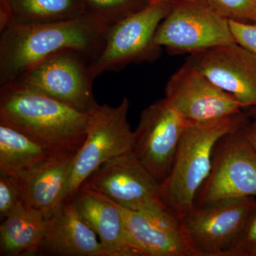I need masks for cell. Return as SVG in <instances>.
<instances>
[{
	"mask_svg": "<svg viewBox=\"0 0 256 256\" xmlns=\"http://www.w3.org/2000/svg\"><path fill=\"white\" fill-rule=\"evenodd\" d=\"M174 0H154L146 8L111 24L100 55L92 64L95 77L118 72L131 64L152 63L162 48L156 42L158 28L169 14Z\"/></svg>",
	"mask_w": 256,
	"mask_h": 256,
	"instance_id": "5b68a950",
	"label": "cell"
},
{
	"mask_svg": "<svg viewBox=\"0 0 256 256\" xmlns=\"http://www.w3.org/2000/svg\"><path fill=\"white\" fill-rule=\"evenodd\" d=\"M92 63V58L82 52L64 50L35 64L12 82L92 114L100 106L92 90L96 77Z\"/></svg>",
	"mask_w": 256,
	"mask_h": 256,
	"instance_id": "8992f818",
	"label": "cell"
},
{
	"mask_svg": "<svg viewBox=\"0 0 256 256\" xmlns=\"http://www.w3.org/2000/svg\"><path fill=\"white\" fill-rule=\"evenodd\" d=\"M230 31L239 45L256 56V24H248L228 18Z\"/></svg>",
	"mask_w": 256,
	"mask_h": 256,
	"instance_id": "d4e9b609",
	"label": "cell"
},
{
	"mask_svg": "<svg viewBox=\"0 0 256 256\" xmlns=\"http://www.w3.org/2000/svg\"><path fill=\"white\" fill-rule=\"evenodd\" d=\"M97 236L73 202H65L47 216L44 234L36 255L102 256Z\"/></svg>",
	"mask_w": 256,
	"mask_h": 256,
	"instance_id": "9a60e30c",
	"label": "cell"
},
{
	"mask_svg": "<svg viewBox=\"0 0 256 256\" xmlns=\"http://www.w3.org/2000/svg\"><path fill=\"white\" fill-rule=\"evenodd\" d=\"M90 116L16 82L0 86V124L18 130L56 154L79 150Z\"/></svg>",
	"mask_w": 256,
	"mask_h": 256,
	"instance_id": "7a4b0ae2",
	"label": "cell"
},
{
	"mask_svg": "<svg viewBox=\"0 0 256 256\" xmlns=\"http://www.w3.org/2000/svg\"><path fill=\"white\" fill-rule=\"evenodd\" d=\"M226 18L256 24V0H204Z\"/></svg>",
	"mask_w": 256,
	"mask_h": 256,
	"instance_id": "7402d4cb",
	"label": "cell"
},
{
	"mask_svg": "<svg viewBox=\"0 0 256 256\" xmlns=\"http://www.w3.org/2000/svg\"><path fill=\"white\" fill-rule=\"evenodd\" d=\"M75 154H56L20 180L24 206L46 216L60 206Z\"/></svg>",
	"mask_w": 256,
	"mask_h": 256,
	"instance_id": "e0dca14e",
	"label": "cell"
},
{
	"mask_svg": "<svg viewBox=\"0 0 256 256\" xmlns=\"http://www.w3.org/2000/svg\"><path fill=\"white\" fill-rule=\"evenodd\" d=\"M56 154L18 130L0 124V174L22 180Z\"/></svg>",
	"mask_w": 256,
	"mask_h": 256,
	"instance_id": "ffe728a7",
	"label": "cell"
},
{
	"mask_svg": "<svg viewBox=\"0 0 256 256\" xmlns=\"http://www.w3.org/2000/svg\"><path fill=\"white\" fill-rule=\"evenodd\" d=\"M74 204L98 236L102 256H141L128 242L119 208L94 190L80 188Z\"/></svg>",
	"mask_w": 256,
	"mask_h": 256,
	"instance_id": "2e32d148",
	"label": "cell"
},
{
	"mask_svg": "<svg viewBox=\"0 0 256 256\" xmlns=\"http://www.w3.org/2000/svg\"><path fill=\"white\" fill-rule=\"evenodd\" d=\"M165 100L190 122H203L242 112V104L217 87L188 62L174 72L165 86Z\"/></svg>",
	"mask_w": 256,
	"mask_h": 256,
	"instance_id": "7c38bea8",
	"label": "cell"
},
{
	"mask_svg": "<svg viewBox=\"0 0 256 256\" xmlns=\"http://www.w3.org/2000/svg\"><path fill=\"white\" fill-rule=\"evenodd\" d=\"M114 204L122 215L128 242L141 256H192L180 217L171 210L136 212Z\"/></svg>",
	"mask_w": 256,
	"mask_h": 256,
	"instance_id": "5bb4252c",
	"label": "cell"
},
{
	"mask_svg": "<svg viewBox=\"0 0 256 256\" xmlns=\"http://www.w3.org/2000/svg\"><path fill=\"white\" fill-rule=\"evenodd\" d=\"M256 252V202L230 256H254Z\"/></svg>",
	"mask_w": 256,
	"mask_h": 256,
	"instance_id": "cb8c5ba5",
	"label": "cell"
},
{
	"mask_svg": "<svg viewBox=\"0 0 256 256\" xmlns=\"http://www.w3.org/2000/svg\"><path fill=\"white\" fill-rule=\"evenodd\" d=\"M46 215L20 206L0 226V255H36L44 234Z\"/></svg>",
	"mask_w": 256,
	"mask_h": 256,
	"instance_id": "d6986e66",
	"label": "cell"
},
{
	"mask_svg": "<svg viewBox=\"0 0 256 256\" xmlns=\"http://www.w3.org/2000/svg\"><path fill=\"white\" fill-rule=\"evenodd\" d=\"M129 108V99L124 97L116 107L102 104L90 114L86 138L74 156L60 204L72 202L88 178L102 164L132 152L134 132L128 122Z\"/></svg>",
	"mask_w": 256,
	"mask_h": 256,
	"instance_id": "277c9868",
	"label": "cell"
},
{
	"mask_svg": "<svg viewBox=\"0 0 256 256\" xmlns=\"http://www.w3.org/2000/svg\"><path fill=\"white\" fill-rule=\"evenodd\" d=\"M188 124L164 98L151 104L140 114L134 131L132 153L161 184L169 174Z\"/></svg>",
	"mask_w": 256,
	"mask_h": 256,
	"instance_id": "8fae6325",
	"label": "cell"
},
{
	"mask_svg": "<svg viewBox=\"0 0 256 256\" xmlns=\"http://www.w3.org/2000/svg\"><path fill=\"white\" fill-rule=\"evenodd\" d=\"M256 202L254 196L224 198L180 216L192 256H230Z\"/></svg>",
	"mask_w": 256,
	"mask_h": 256,
	"instance_id": "52a82bcc",
	"label": "cell"
},
{
	"mask_svg": "<svg viewBox=\"0 0 256 256\" xmlns=\"http://www.w3.org/2000/svg\"><path fill=\"white\" fill-rule=\"evenodd\" d=\"M89 12L82 0H0V30L72 20Z\"/></svg>",
	"mask_w": 256,
	"mask_h": 256,
	"instance_id": "ac0fdd59",
	"label": "cell"
},
{
	"mask_svg": "<svg viewBox=\"0 0 256 256\" xmlns=\"http://www.w3.org/2000/svg\"><path fill=\"white\" fill-rule=\"evenodd\" d=\"M156 42L172 55H190L236 43L228 18L204 0H174L158 28Z\"/></svg>",
	"mask_w": 256,
	"mask_h": 256,
	"instance_id": "ba28073f",
	"label": "cell"
},
{
	"mask_svg": "<svg viewBox=\"0 0 256 256\" xmlns=\"http://www.w3.org/2000/svg\"><path fill=\"white\" fill-rule=\"evenodd\" d=\"M254 256H256V252H255V254H254Z\"/></svg>",
	"mask_w": 256,
	"mask_h": 256,
	"instance_id": "4316f807",
	"label": "cell"
},
{
	"mask_svg": "<svg viewBox=\"0 0 256 256\" xmlns=\"http://www.w3.org/2000/svg\"><path fill=\"white\" fill-rule=\"evenodd\" d=\"M20 180L0 174V218L3 220L18 207L22 206Z\"/></svg>",
	"mask_w": 256,
	"mask_h": 256,
	"instance_id": "603a6c76",
	"label": "cell"
},
{
	"mask_svg": "<svg viewBox=\"0 0 256 256\" xmlns=\"http://www.w3.org/2000/svg\"><path fill=\"white\" fill-rule=\"evenodd\" d=\"M246 136L256 152V117L252 122L248 120L245 127Z\"/></svg>",
	"mask_w": 256,
	"mask_h": 256,
	"instance_id": "484cf974",
	"label": "cell"
},
{
	"mask_svg": "<svg viewBox=\"0 0 256 256\" xmlns=\"http://www.w3.org/2000/svg\"><path fill=\"white\" fill-rule=\"evenodd\" d=\"M110 24L89 12L72 20L0 30V86L15 82L35 64L62 50H79L94 62Z\"/></svg>",
	"mask_w": 256,
	"mask_h": 256,
	"instance_id": "6da1fadb",
	"label": "cell"
},
{
	"mask_svg": "<svg viewBox=\"0 0 256 256\" xmlns=\"http://www.w3.org/2000/svg\"><path fill=\"white\" fill-rule=\"evenodd\" d=\"M242 107L256 108V56L238 44L220 45L186 60Z\"/></svg>",
	"mask_w": 256,
	"mask_h": 256,
	"instance_id": "4fadbf2b",
	"label": "cell"
},
{
	"mask_svg": "<svg viewBox=\"0 0 256 256\" xmlns=\"http://www.w3.org/2000/svg\"><path fill=\"white\" fill-rule=\"evenodd\" d=\"M248 120L244 112L222 118L190 122L184 131L172 166L161 184L162 201L182 216L194 206L196 197L210 174L216 144L224 134Z\"/></svg>",
	"mask_w": 256,
	"mask_h": 256,
	"instance_id": "3957f363",
	"label": "cell"
},
{
	"mask_svg": "<svg viewBox=\"0 0 256 256\" xmlns=\"http://www.w3.org/2000/svg\"><path fill=\"white\" fill-rule=\"evenodd\" d=\"M248 120L216 144L210 174L197 194L194 206L224 198L256 197V152L245 133Z\"/></svg>",
	"mask_w": 256,
	"mask_h": 256,
	"instance_id": "9c48e42d",
	"label": "cell"
},
{
	"mask_svg": "<svg viewBox=\"0 0 256 256\" xmlns=\"http://www.w3.org/2000/svg\"><path fill=\"white\" fill-rule=\"evenodd\" d=\"M82 188L94 190L116 204L136 212L168 210L161 197V182L132 152L107 162L88 178Z\"/></svg>",
	"mask_w": 256,
	"mask_h": 256,
	"instance_id": "30bf717a",
	"label": "cell"
},
{
	"mask_svg": "<svg viewBox=\"0 0 256 256\" xmlns=\"http://www.w3.org/2000/svg\"><path fill=\"white\" fill-rule=\"evenodd\" d=\"M88 11L110 24L137 12L154 0H82Z\"/></svg>",
	"mask_w": 256,
	"mask_h": 256,
	"instance_id": "44dd1931",
	"label": "cell"
}]
</instances>
